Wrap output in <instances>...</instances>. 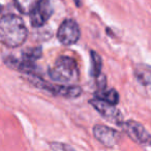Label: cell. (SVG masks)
<instances>
[{"mask_svg": "<svg viewBox=\"0 0 151 151\" xmlns=\"http://www.w3.org/2000/svg\"><path fill=\"white\" fill-rule=\"evenodd\" d=\"M95 97L106 101L110 104H113V105H117L118 101H119V94L115 89H109L108 90V89L103 88L95 93Z\"/></svg>", "mask_w": 151, "mask_h": 151, "instance_id": "30bf717a", "label": "cell"}, {"mask_svg": "<svg viewBox=\"0 0 151 151\" xmlns=\"http://www.w3.org/2000/svg\"><path fill=\"white\" fill-rule=\"evenodd\" d=\"M53 81L60 84L73 85L79 80V68L76 60L68 56H61L49 69Z\"/></svg>", "mask_w": 151, "mask_h": 151, "instance_id": "7a4b0ae2", "label": "cell"}, {"mask_svg": "<svg viewBox=\"0 0 151 151\" xmlns=\"http://www.w3.org/2000/svg\"><path fill=\"white\" fill-rule=\"evenodd\" d=\"M79 2H80L79 0H75V3H76V4H77V5H78V6H79V5H80V3H79Z\"/></svg>", "mask_w": 151, "mask_h": 151, "instance_id": "9a60e30c", "label": "cell"}, {"mask_svg": "<svg viewBox=\"0 0 151 151\" xmlns=\"http://www.w3.org/2000/svg\"><path fill=\"white\" fill-rule=\"evenodd\" d=\"M120 125L122 126L125 134L134 141L136 143L140 145H146V146H151V134L146 130V128L140 124L139 122L129 121L121 122Z\"/></svg>", "mask_w": 151, "mask_h": 151, "instance_id": "5b68a950", "label": "cell"}, {"mask_svg": "<svg viewBox=\"0 0 151 151\" xmlns=\"http://www.w3.org/2000/svg\"><path fill=\"white\" fill-rule=\"evenodd\" d=\"M42 55V50L40 47H34V48H29L22 53V58L25 60L34 62L35 60L40 59Z\"/></svg>", "mask_w": 151, "mask_h": 151, "instance_id": "7c38bea8", "label": "cell"}, {"mask_svg": "<svg viewBox=\"0 0 151 151\" xmlns=\"http://www.w3.org/2000/svg\"><path fill=\"white\" fill-rule=\"evenodd\" d=\"M52 148L54 149V150H59V149H73L71 147L67 146V145H59V144H52Z\"/></svg>", "mask_w": 151, "mask_h": 151, "instance_id": "5bb4252c", "label": "cell"}, {"mask_svg": "<svg viewBox=\"0 0 151 151\" xmlns=\"http://www.w3.org/2000/svg\"><path fill=\"white\" fill-rule=\"evenodd\" d=\"M91 61H92V75L95 78L99 77L101 73V66H103V62H101V58L95 51H91Z\"/></svg>", "mask_w": 151, "mask_h": 151, "instance_id": "4fadbf2b", "label": "cell"}, {"mask_svg": "<svg viewBox=\"0 0 151 151\" xmlns=\"http://www.w3.org/2000/svg\"><path fill=\"white\" fill-rule=\"evenodd\" d=\"M81 35L78 23L71 19H66L61 23L57 32V37L61 44L70 46L78 42Z\"/></svg>", "mask_w": 151, "mask_h": 151, "instance_id": "277c9868", "label": "cell"}, {"mask_svg": "<svg viewBox=\"0 0 151 151\" xmlns=\"http://www.w3.org/2000/svg\"><path fill=\"white\" fill-rule=\"evenodd\" d=\"M0 12H1V6H0Z\"/></svg>", "mask_w": 151, "mask_h": 151, "instance_id": "2e32d148", "label": "cell"}, {"mask_svg": "<svg viewBox=\"0 0 151 151\" xmlns=\"http://www.w3.org/2000/svg\"><path fill=\"white\" fill-rule=\"evenodd\" d=\"M31 77L30 81L35 85L36 87H40L42 89H45L47 91H50L51 93L55 95H60L63 97H67V99H76L81 95L82 93V89L81 87L77 86V85H51L48 82L42 80L38 78V76L34 75H28Z\"/></svg>", "mask_w": 151, "mask_h": 151, "instance_id": "3957f363", "label": "cell"}, {"mask_svg": "<svg viewBox=\"0 0 151 151\" xmlns=\"http://www.w3.org/2000/svg\"><path fill=\"white\" fill-rule=\"evenodd\" d=\"M93 134H94V138L106 147L115 146L121 139V134L117 130L106 125H99V124L93 127Z\"/></svg>", "mask_w": 151, "mask_h": 151, "instance_id": "ba28073f", "label": "cell"}, {"mask_svg": "<svg viewBox=\"0 0 151 151\" xmlns=\"http://www.w3.org/2000/svg\"><path fill=\"white\" fill-rule=\"evenodd\" d=\"M15 5L20 13L24 15H30L40 0H14Z\"/></svg>", "mask_w": 151, "mask_h": 151, "instance_id": "8fae6325", "label": "cell"}, {"mask_svg": "<svg viewBox=\"0 0 151 151\" xmlns=\"http://www.w3.org/2000/svg\"><path fill=\"white\" fill-rule=\"evenodd\" d=\"M90 104L105 119L115 122V123H121L122 115L119 112V110L115 107V105L103 101L101 99H97V97L91 99Z\"/></svg>", "mask_w": 151, "mask_h": 151, "instance_id": "52a82bcc", "label": "cell"}, {"mask_svg": "<svg viewBox=\"0 0 151 151\" xmlns=\"http://www.w3.org/2000/svg\"><path fill=\"white\" fill-rule=\"evenodd\" d=\"M134 75L137 81L144 86L151 85V66L148 64L140 63L134 68Z\"/></svg>", "mask_w": 151, "mask_h": 151, "instance_id": "9c48e42d", "label": "cell"}, {"mask_svg": "<svg viewBox=\"0 0 151 151\" xmlns=\"http://www.w3.org/2000/svg\"><path fill=\"white\" fill-rule=\"evenodd\" d=\"M53 14L50 0H40L33 11L30 13V23L32 27H42L47 23Z\"/></svg>", "mask_w": 151, "mask_h": 151, "instance_id": "8992f818", "label": "cell"}, {"mask_svg": "<svg viewBox=\"0 0 151 151\" xmlns=\"http://www.w3.org/2000/svg\"><path fill=\"white\" fill-rule=\"evenodd\" d=\"M28 30L19 16L9 14L0 19V40L6 47L17 48L27 38Z\"/></svg>", "mask_w": 151, "mask_h": 151, "instance_id": "6da1fadb", "label": "cell"}]
</instances>
